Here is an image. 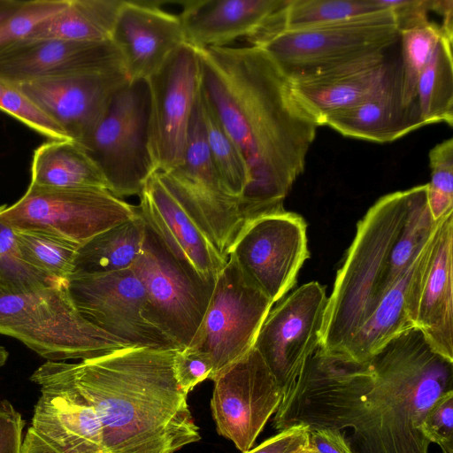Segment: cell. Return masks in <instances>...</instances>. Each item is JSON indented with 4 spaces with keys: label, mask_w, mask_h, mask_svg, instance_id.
I'll use <instances>...</instances> for the list:
<instances>
[{
    "label": "cell",
    "mask_w": 453,
    "mask_h": 453,
    "mask_svg": "<svg viewBox=\"0 0 453 453\" xmlns=\"http://www.w3.org/2000/svg\"><path fill=\"white\" fill-rule=\"evenodd\" d=\"M196 50L202 95L249 168L250 184L239 199L245 229L261 217L284 211L283 201L304 170L320 126L292 81L263 49Z\"/></svg>",
    "instance_id": "6da1fadb"
},
{
    "label": "cell",
    "mask_w": 453,
    "mask_h": 453,
    "mask_svg": "<svg viewBox=\"0 0 453 453\" xmlns=\"http://www.w3.org/2000/svg\"><path fill=\"white\" fill-rule=\"evenodd\" d=\"M176 349L128 347L77 363L46 361L30 380L67 387L93 407L104 453H173L201 438L175 377Z\"/></svg>",
    "instance_id": "7a4b0ae2"
},
{
    "label": "cell",
    "mask_w": 453,
    "mask_h": 453,
    "mask_svg": "<svg viewBox=\"0 0 453 453\" xmlns=\"http://www.w3.org/2000/svg\"><path fill=\"white\" fill-rule=\"evenodd\" d=\"M427 183L380 197L357 223L327 301L320 348L343 355L431 238Z\"/></svg>",
    "instance_id": "3957f363"
},
{
    "label": "cell",
    "mask_w": 453,
    "mask_h": 453,
    "mask_svg": "<svg viewBox=\"0 0 453 453\" xmlns=\"http://www.w3.org/2000/svg\"><path fill=\"white\" fill-rule=\"evenodd\" d=\"M369 364L372 386L345 436L352 452L429 453L420 425L435 400L453 390V362L414 326L390 340Z\"/></svg>",
    "instance_id": "277c9868"
},
{
    "label": "cell",
    "mask_w": 453,
    "mask_h": 453,
    "mask_svg": "<svg viewBox=\"0 0 453 453\" xmlns=\"http://www.w3.org/2000/svg\"><path fill=\"white\" fill-rule=\"evenodd\" d=\"M0 334L55 362L90 359L132 347L86 319L65 280L19 294H0Z\"/></svg>",
    "instance_id": "5b68a950"
},
{
    "label": "cell",
    "mask_w": 453,
    "mask_h": 453,
    "mask_svg": "<svg viewBox=\"0 0 453 453\" xmlns=\"http://www.w3.org/2000/svg\"><path fill=\"white\" fill-rule=\"evenodd\" d=\"M250 45L263 49L292 81L322 75L400 42L387 8L337 22L258 34Z\"/></svg>",
    "instance_id": "8992f818"
},
{
    "label": "cell",
    "mask_w": 453,
    "mask_h": 453,
    "mask_svg": "<svg viewBox=\"0 0 453 453\" xmlns=\"http://www.w3.org/2000/svg\"><path fill=\"white\" fill-rule=\"evenodd\" d=\"M373 373L369 362L358 363L319 348L308 357L275 411L273 426L309 430L351 428L361 413Z\"/></svg>",
    "instance_id": "52a82bcc"
},
{
    "label": "cell",
    "mask_w": 453,
    "mask_h": 453,
    "mask_svg": "<svg viewBox=\"0 0 453 453\" xmlns=\"http://www.w3.org/2000/svg\"><path fill=\"white\" fill-rule=\"evenodd\" d=\"M150 93L145 80L127 82L81 143L117 197L139 196L157 173L149 149Z\"/></svg>",
    "instance_id": "ba28073f"
},
{
    "label": "cell",
    "mask_w": 453,
    "mask_h": 453,
    "mask_svg": "<svg viewBox=\"0 0 453 453\" xmlns=\"http://www.w3.org/2000/svg\"><path fill=\"white\" fill-rule=\"evenodd\" d=\"M131 269L146 291L147 320L179 349L188 347L204 316L216 279L205 280L180 262L146 222L142 247Z\"/></svg>",
    "instance_id": "9c48e42d"
},
{
    "label": "cell",
    "mask_w": 453,
    "mask_h": 453,
    "mask_svg": "<svg viewBox=\"0 0 453 453\" xmlns=\"http://www.w3.org/2000/svg\"><path fill=\"white\" fill-rule=\"evenodd\" d=\"M157 175L219 253L228 259L244 224L239 212V199L225 188L210 156L201 88L190 119L184 157L176 167Z\"/></svg>",
    "instance_id": "30bf717a"
},
{
    "label": "cell",
    "mask_w": 453,
    "mask_h": 453,
    "mask_svg": "<svg viewBox=\"0 0 453 453\" xmlns=\"http://www.w3.org/2000/svg\"><path fill=\"white\" fill-rule=\"evenodd\" d=\"M136 206L101 188H52L30 183L0 212L12 229L39 230L80 247L99 233L136 215Z\"/></svg>",
    "instance_id": "8fae6325"
},
{
    "label": "cell",
    "mask_w": 453,
    "mask_h": 453,
    "mask_svg": "<svg viewBox=\"0 0 453 453\" xmlns=\"http://www.w3.org/2000/svg\"><path fill=\"white\" fill-rule=\"evenodd\" d=\"M273 304L229 256L216 277L201 324L187 347L209 357L212 364L210 380H213L254 347Z\"/></svg>",
    "instance_id": "7c38bea8"
},
{
    "label": "cell",
    "mask_w": 453,
    "mask_h": 453,
    "mask_svg": "<svg viewBox=\"0 0 453 453\" xmlns=\"http://www.w3.org/2000/svg\"><path fill=\"white\" fill-rule=\"evenodd\" d=\"M69 294L81 314L132 347L176 349L178 346L146 319L145 288L131 268L109 273H72Z\"/></svg>",
    "instance_id": "4fadbf2b"
},
{
    "label": "cell",
    "mask_w": 453,
    "mask_h": 453,
    "mask_svg": "<svg viewBox=\"0 0 453 453\" xmlns=\"http://www.w3.org/2000/svg\"><path fill=\"white\" fill-rule=\"evenodd\" d=\"M147 82L149 149L157 173H165L184 157L190 119L201 88L196 50L183 43Z\"/></svg>",
    "instance_id": "5bb4252c"
},
{
    "label": "cell",
    "mask_w": 453,
    "mask_h": 453,
    "mask_svg": "<svg viewBox=\"0 0 453 453\" xmlns=\"http://www.w3.org/2000/svg\"><path fill=\"white\" fill-rule=\"evenodd\" d=\"M328 297L317 281L298 288L265 317L254 348L276 379L282 396L319 348Z\"/></svg>",
    "instance_id": "9a60e30c"
},
{
    "label": "cell",
    "mask_w": 453,
    "mask_h": 453,
    "mask_svg": "<svg viewBox=\"0 0 453 453\" xmlns=\"http://www.w3.org/2000/svg\"><path fill=\"white\" fill-rule=\"evenodd\" d=\"M229 256L273 303H278L309 257L306 223L285 210L261 217L242 231Z\"/></svg>",
    "instance_id": "2e32d148"
},
{
    "label": "cell",
    "mask_w": 453,
    "mask_h": 453,
    "mask_svg": "<svg viewBox=\"0 0 453 453\" xmlns=\"http://www.w3.org/2000/svg\"><path fill=\"white\" fill-rule=\"evenodd\" d=\"M213 381L211 410L217 431L246 452L277 411L281 389L254 347Z\"/></svg>",
    "instance_id": "e0dca14e"
},
{
    "label": "cell",
    "mask_w": 453,
    "mask_h": 453,
    "mask_svg": "<svg viewBox=\"0 0 453 453\" xmlns=\"http://www.w3.org/2000/svg\"><path fill=\"white\" fill-rule=\"evenodd\" d=\"M453 212L424 250L409 290L408 313L432 349L453 362Z\"/></svg>",
    "instance_id": "ac0fdd59"
},
{
    "label": "cell",
    "mask_w": 453,
    "mask_h": 453,
    "mask_svg": "<svg viewBox=\"0 0 453 453\" xmlns=\"http://www.w3.org/2000/svg\"><path fill=\"white\" fill-rule=\"evenodd\" d=\"M127 82L124 71H106L43 78L16 86L71 140L81 143Z\"/></svg>",
    "instance_id": "d6986e66"
},
{
    "label": "cell",
    "mask_w": 453,
    "mask_h": 453,
    "mask_svg": "<svg viewBox=\"0 0 453 453\" xmlns=\"http://www.w3.org/2000/svg\"><path fill=\"white\" fill-rule=\"evenodd\" d=\"M41 395L21 453H104L99 418L73 389L37 381Z\"/></svg>",
    "instance_id": "ffe728a7"
},
{
    "label": "cell",
    "mask_w": 453,
    "mask_h": 453,
    "mask_svg": "<svg viewBox=\"0 0 453 453\" xmlns=\"http://www.w3.org/2000/svg\"><path fill=\"white\" fill-rule=\"evenodd\" d=\"M124 71L111 40L21 39L0 50V79L13 85L76 73Z\"/></svg>",
    "instance_id": "44dd1931"
},
{
    "label": "cell",
    "mask_w": 453,
    "mask_h": 453,
    "mask_svg": "<svg viewBox=\"0 0 453 453\" xmlns=\"http://www.w3.org/2000/svg\"><path fill=\"white\" fill-rule=\"evenodd\" d=\"M129 82L156 74L186 42L179 15L162 10L159 2L123 1L111 35Z\"/></svg>",
    "instance_id": "7402d4cb"
},
{
    "label": "cell",
    "mask_w": 453,
    "mask_h": 453,
    "mask_svg": "<svg viewBox=\"0 0 453 453\" xmlns=\"http://www.w3.org/2000/svg\"><path fill=\"white\" fill-rule=\"evenodd\" d=\"M399 43L322 75L292 81L320 127L330 116L377 95L395 78L401 70L400 51L395 54Z\"/></svg>",
    "instance_id": "603a6c76"
},
{
    "label": "cell",
    "mask_w": 453,
    "mask_h": 453,
    "mask_svg": "<svg viewBox=\"0 0 453 453\" xmlns=\"http://www.w3.org/2000/svg\"><path fill=\"white\" fill-rule=\"evenodd\" d=\"M138 196L139 213L171 252L205 280H215L227 259L168 192L157 173L147 180Z\"/></svg>",
    "instance_id": "cb8c5ba5"
},
{
    "label": "cell",
    "mask_w": 453,
    "mask_h": 453,
    "mask_svg": "<svg viewBox=\"0 0 453 453\" xmlns=\"http://www.w3.org/2000/svg\"><path fill=\"white\" fill-rule=\"evenodd\" d=\"M288 0H186L179 15L186 42L196 49L230 46L266 27Z\"/></svg>",
    "instance_id": "d4e9b609"
},
{
    "label": "cell",
    "mask_w": 453,
    "mask_h": 453,
    "mask_svg": "<svg viewBox=\"0 0 453 453\" xmlns=\"http://www.w3.org/2000/svg\"><path fill=\"white\" fill-rule=\"evenodd\" d=\"M324 126L347 137L384 143L426 125L421 118L418 101L409 104L403 101L400 70L380 93L330 116Z\"/></svg>",
    "instance_id": "484cf974"
},
{
    "label": "cell",
    "mask_w": 453,
    "mask_h": 453,
    "mask_svg": "<svg viewBox=\"0 0 453 453\" xmlns=\"http://www.w3.org/2000/svg\"><path fill=\"white\" fill-rule=\"evenodd\" d=\"M426 246L406 274L356 334L342 356L358 363L369 362L390 340L414 327L408 313L409 290Z\"/></svg>",
    "instance_id": "4316f807"
},
{
    "label": "cell",
    "mask_w": 453,
    "mask_h": 453,
    "mask_svg": "<svg viewBox=\"0 0 453 453\" xmlns=\"http://www.w3.org/2000/svg\"><path fill=\"white\" fill-rule=\"evenodd\" d=\"M52 188L108 189L100 170L78 142L50 140L34 150L31 182Z\"/></svg>",
    "instance_id": "83f0119b"
},
{
    "label": "cell",
    "mask_w": 453,
    "mask_h": 453,
    "mask_svg": "<svg viewBox=\"0 0 453 453\" xmlns=\"http://www.w3.org/2000/svg\"><path fill=\"white\" fill-rule=\"evenodd\" d=\"M144 235L145 221L137 210L134 217L81 245L76 250L73 273L100 274L131 268L141 252Z\"/></svg>",
    "instance_id": "f1b7e54d"
},
{
    "label": "cell",
    "mask_w": 453,
    "mask_h": 453,
    "mask_svg": "<svg viewBox=\"0 0 453 453\" xmlns=\"http://www.w3.org/2000/svg\"><path fill=\"white\" fill-rule=\"evenodd\" d=\"M122 3V0H68L61 12L39 24L24 39L111 40Z\"/></svg>",
    "instance_id": "f546056e"
},
{
    "label": "cell",
    "mask_w": 453,
    "mask_h": 453,
    "mask_svg": "<svg viewBox=\"0 0 453 453\" xmlns=\"http://www.w3.org/2000/svg\"><path fill=\"white\" fill-rule=\"evenodd\" d=\"M453 40L441 37L421 72L417 101L426 125L453 126Z\"/></svg>",
    "instance_id": "4dcf8cb0"
},
{
    "label": "cell",
    "mask_w": 453,
    "mask_h": 453,
    "mask_svg": "<svg viewBox=\"0 0 453 453\" xmlns=\"http://www.w3.org/2000/svg\"><path fill=\"white\" fill-rule=\"evenodd\" d=\"M385 9L383 0H288L258 34L319 26Z\"/></svg>",
    "instance_id": "1f68e13d"
},
{
    "label": "cell",
    "mask_w": 453,
    "mask_h": 453,
    "mask_svg": "<svg viewBox=\"0 0 453 453\" xmlns=\"http://www.w3.org/2000/svg\"><path fill=\"white\" fill-rule=\"evenodd\" d=\"M205 139L211 161L227 191L240 199L250 184L246 161L201 92Z\"/></svg>",
    "instance_id": "d6a6232c"
},
{
    "label": "cell",
    "mask_w": 453,
    "mask_h": 453,
    "mask_svg": "<svg viewBox=\"0 0 453 453\" xmlns=\"http://www.w3.org/2000/svg\"><path fill=\"white\" fill-rule=\"evenodd\" d=\"M24 259L35 269L56 280H66L73 273L79 247L50 234L30 229H13Z\"/></svg>",
    "instance_id": "836d02e7"
},
{
    "label": "cell",
    "mask_w": 453,
    "mask_h": 453,
    "mask_svg": "<svg viewBox=\"0 0 453 453\" xmlns=\"http://www.w3.org/2000/svg\"><path fill=\"white\" fill-rule=\"evenodd\" d=\"M399 34L402 95L409 104L417 101L419 75L440 39L446 36L441 26L434 21L404 28Z\"/></svg>",
    "instance_id": "e575fe53"
},
{
    "label": "cell",
    "mask_w": 453,
    "mask_h": 453,
    "mask_svg": "<svg viewBox=\"0 0 453 453\" xmlns=\"http://www.w3.org/2000/svg\"><path fill=\"white\" fill-rule=\"evenodd\" d=\"M56 281L24 259L13 229L0 221V294H19Z\"/></svg>",
    "instance_id": "d590c367"
},
{
    "label": "cell",
    "mask_w": 453,
    "mask_h": 453,
    "mask_svg": "<svg viewBox=\"0 0 453 453\" xmlns=\"http://www.w3.org/2000/svg\"><path fill=\"white\" fill-rule=\"evenodd\" d=\"M431 180L427 202L434 221L453 212V139L436 144L429 152Z\"/></svg>",
    "instance_id": "8d00e7d4"
},
{
    "label": "cell",
    "mask_w": 453,
    "mask_h": 453,
    "mask_svg": "<svg viewBox=\"0 0 453 453\" xmlns=\"http://www.w3.org/2000/svg\"><path fill=\"white\" fill-rule=\"evenodd\" d=\"M0 110L50 140H71L18 86L0 79Z\"/></svg>",
    "instance_id": "74e56055"
},
{
    "label": "cell",
    "mask_w": 453,
    "mask_h": 453,
    "mask_svg": "<svg viewBox=\"0 0 453 453\" xmlns=\"http://www.w3.org/2000/svg\"><path fill=\"white\" fill-rule=\"evenodd\" d=\"M68 0L24 1L21 7L0 24V50L26 38L39 24L61 12Z\"/></svg>",
    "instance_id": "f35d334b"
},
{
    "label": "cell",
    "mask_w": 453,
    "mask_h": 453,
    "mask_svg": "<svg viewBox=\"0 0 453 453\" xmlns=\"http://www.w3.org/2000/svg\"><path fill=\"white\" fill-rule=\"evenodd\" d=\"M424 437L437 444L442 453H453V390L439 396L420 425Z\"/></svg>",
    "instance_id": "ab89813d"
},
{
    "label": "cell",
    "mask_w": 453,
    "mask_h": 453,
    "mask_svg": "<svg viewBox=\"0 0 453 453\" xmlns=\"http://www.w3.org/2000/svg\"><path fill=\"white\" fill-rule=\"evenodd\" d=\"M173 369L179 387L188 395L197 384L210 379L212 364L204 353L184 348L176 349Z\"/></svg>",
    "instance_id": "60d3db41"
},
{
    "label": "cell",
    "mask_w": 453,
    "mask_h": 453,
    "mask_svg": "<svg viewBox=\"0 0 453 453\" xmlns=\"http://www.w3.org/2000/svg\"><path fill=\"white\" fill-rule=\"evenodd\" d=\"M309 428L294 426L243 453H309Z\"/></svg>",
    "instance_id": "b9f144b4"
},
{
    "label": "cell",
    "mask_w": 453,
    "mask_h": 453,
    "mask_svg": "<svg viewBox=\"0 0 453 453\" xmlns=\"http://www.w3.org/2000/svg\"><path fill=\"white\" fill-rule=\"evenodd\" d=\"M24 420L7 400L0 401V453H21Z\"/></svg>",
    "instance_id": "7bdbcfd3"
},
{
    "label": "cell",
    "mask_w": 453,
    "mask_h": 453,
    "mask_svg": "<svg viewBox=\"0 0 453 453\" xmlns=\"http://www.w3.org/2000/svg\"><path fill=\"white\" fill-rule=\"evenodd\" d=\"M309 447L313 453H353L345 434L339 430H309Z\"/></svg>",
    "instance_id": "ee69618b"
},
{
    "label": "cell",
    "mask_w": 453,
    "mask_h": 453,
    "mask_svg": "<svg viewBox=\"0 0 453 453\" xmlns=\"http://www.w3.org/2000/svg\"><path fill=\"white\" fill-rule=\"evenodd\" d=\"M23 3L22 0H0V24L18 11Z\"/></svg>",
    "instance_id": "f6af8a7d"
},
{
    "label": "cell",
    "mask_w": 453,
    "mask_h": 453,
    "mask_svg": "<svg viewBox=\"0 0 453 453\" xmlns=\"http://www.w3.org/2000/svg\"><path fill=\"white\" fill-rule=\"evenodd\" d=\"M8 357V350L4 346L0 345V367L4 366L6 364Z\"/></svg>",
    "instance_id": "bcb514c9"
},
{
    "label": "cell",
    "mask_w": 453,
    "mask_h": 453,
    "mask_svg": "<svg viewBox=\"0 0 453 453\" xmlns=\"http://www.w3.org/2000/svg\"><path fill=\"white\" fill-rule=\"evenodd\" d=\"M6 207L5 204L0 206V212Z\"/></svg>",
    "instance_id": "7dc6e473"
},
{
    "label": "cell",
    "mask_w": 453,
    "mask_h": 453,
    "mask_svg": "<svg viewBox=\"0 0 453 453\" xmlns=\"http://www.w3.org/2000/svg\"><path fill=\"white\" fill-rule=\"evenodd\" d=\"M309 453H313L311 450Z\"/></svg>",
    "instance_id": "c3c4849f"
}]
</instances>
